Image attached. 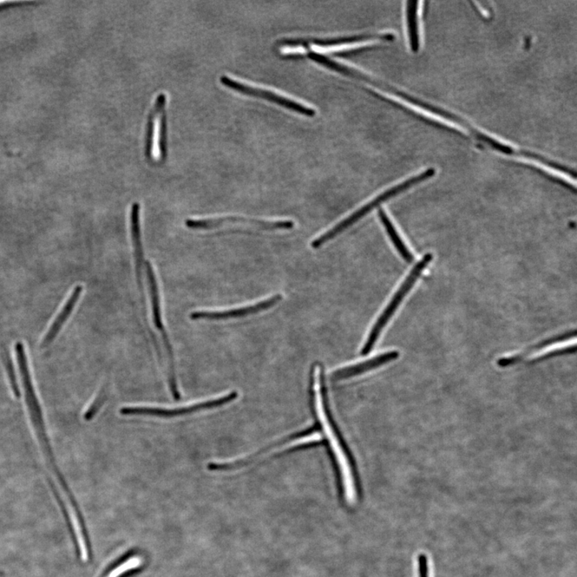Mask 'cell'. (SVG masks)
Listing matches in <instances>:
<instances>
[{
    "instance_id": "1",
    "label": "cell",
    "mask_w": 577,
    "mask_h": 577,
    "mask_svg": "<svg viewBox=\"0 0 577 577\" xmlns=\"http://www.w3.org/2000/svg\"><path fill=\"white\" fill-rule=\"evenodd\" d=\"M311 394L313 412L318 421V428L323 432L336 472L340 498L343 499L345 495L347 478H349L352 488L359 497L361 485L356 463L332 416L326 396L323 367L319 363L314 364L312 367Z\"/></svg>"
},
{
    "instance_id": "2",
    "label": "cell",
    "mask_w": 577,
    "mask_h": 577,
    "mask_svg": "<svg viewBox=\"0 0 577 577\" xmlns=\"http://www.w3.org/2000/svg\"><path fill=\"white\" fill-rule=\"evenodd\" d=\"M15 346L16 360L25 392V401L27 403L32 425L35 428L39 443L41 444L48 466L55 476L56 482L61 485V486H64L68 483L65 481V478L60 469H59L54 451H52L47 431H46L41 406L39 405L34 384H32L29 361L27 355H26L24 346L22 343L18 342Z\"/></svg>"
},
{
    "instance_id": "3",
    "label": "cell",
    "mask_w": 577,
    "mask_h": 577,
    "mask_svg": "<svg viewBox=\"0 0 577 577\" xmlns=\"http://www.w3.org/2000/svg\"><path fill=\"white\" fill-rule=\"evenodd\" d=\"M435 174L436 169L430 168L422 174L413 176V178L408 179V181H406L401 184H399V185L395 187L386 190V192L377 196L376 199H373L369 202L368 204H366L363 207L359 209L358 211L348 216V218H346L343 221L338 223V224L331 229L330 231H328L323 235H321L320 237L316 240H313L311 244L312 248L318 249L321 246H323L326 244V242L330 241L331 240L337 237L338 235L342 234L346 231V229H349L353 224H356L357 221L362 219L363 216L368 214L373 211V209H375L380 205H382L383 203L389 201L392 198H395V196L402 194L403 192L406 191V190L418 185V184L431 179L432 176H435Z\"/></svg>"
},
{
    "instance_id": "4",
    "label": "cell",
    "mask_w": 577,
    "mask_h": 577,
    "mask_svg": "<svg viewBox=\"0 0 577 577\" xmlns=\"http://www.w3.org/2000/svg\"><path fill=\"white\" fill-rule=\"evenodd\" d=\"M166 104V95L160 94L148 117L146 154L150 161H163L167 156Z\"/></svg>"
},
{
    "instance_id": "5",
    "label": "cell",
    "mask_w": 577,
    "mask_h": 577,
    "mask_svg": "<svg viewBox=\"0 0 577 577\" xmlns=\"http://www.w3.org/2000/svg\"><path fill=\"white\" fill-rule=\"evenodd\" d=\"M433 260V255L427 254L424 257L418 262V264L412 269L408 278L403 281V284L398 288V291L394 295V297L390 301V303L386 306L385 311L381 316L378 318L377 322L373 325L371 331L370 332L368 338L366 339L362 351L363 356L367 355L373 348L376 345L380 334L384 329L386 324L388 323L390 319L394 316V313L398 310L402 301L411 291L413 286H415L416 281L421 277V275Z\"/></svg>"
},
{
    "instance_id": "6",
    "label": "cell",
    "mask_w": 577,
    "mask_h": 577,
    "mask_svg": "<svg viewBox=\"0 0 577 577\" xmlns=\"http://www.w3.org/2000/svg\"><path fill=\"white\" fill-rule=\"evenodd\" d=\"M239 392L234 391L228 395L208 401L194 405L184 406V408L166 409L160 408H150V406H126L120 410V414L124 416H153L163 418H171L195 414L206 410L221 408L234 401L239 398Z\"/></svg>"
},
{
    "instance_id": "7",
    "label": "cell",
    "mask_w": 577,
    "mask_h": 577,
    "mask_svg": "<svg viewBox=\"0 0 577 577\" xmlns=\"http://www.w3.org/2000/svg\"><path fill=\"white\" fill-rule=\"evenodd\" d=\"M413 106L423 109L424 110L429 111L430 113L433 114H436L439 116H442L446 120L455 122L456 124H458V126H462L465 129L468 130L469 132L472 135H473L477 140L486 144V146H489L491 149L497 151V152H500L506 155H513V156L526 157V159H533L534 156L533 153L529 152V151L526 150L515 149L513 147L506 146V144H504L501 142H499L493 139V137H491L485 134H483L482 132H481L480 130H478L475 127L471 126V124L468 122L462 119L461 117H458L455 114H452L451 113H450V111L432 106V104L418 100L417 99V98H416L414 103H413Z\"/></svg>"
},
{
    "instance_id": "8",
    "label": "cell",
    "mask_w": 577,
    "mask_h": 577,
    "mask_svg": "<svg viewBox=\"0 0 577 577\" xmlns=\"http://www.w3.org/2000/svg\"><path fill=\"white\" fill-rule=\"evenodd\" d=\"M220 81L223 85H225V86L239 91L241 94L261 98V99L271 101L274 104H279L280 106L295 111V113L303 114L309 117H313L316 114V111L309 107L303 106V104H298V102L291 99H287V98L274 94L273 91L254 87L252 86V85H249L240 81L235 80V79L231 76L223 75L221 77Z\"/></svg>"
},
{
    "instance_id": "9",
    "label": "cell",
    "mask_w": 577,
    "mask_h": 577,
    "mask_svg": "<svg viewBox=\"0 0 577 577\" xmlns=\"http://www.w3.org/2000/svg\"><path fill=\"white\" fill-rule=\"evenodd\" d=\"M144 267H146L148 284L149 286L151 304H152V310H153L154 323L156 329L159 330V331L161 333L163 342L164 344H165L167 355L169 357V378L174 379L176 377L175 369L174 353L172 345L171 343H170V341L168 336V333L166 331L165 326H164L162 322L159 285H157V281L155 272L154 271V268L149 261H146V264H144Z\"/></svg>"
},
{
    "instance_id": "10",
    "label": "cell",
    "mask_w": 577,
    "mask_h": 577,
    "mask_svg": "<svg viewBox=\"0 0 577 577\" xmlns=\"http://www.w3.org/2000/svg\"><path fill=\"white\" fill-rule=\"evenodd\" d=\"M186 226L194 231H208L219 228L229 223H245V224L252 225L266 229H291L293 227V223L291 221H265L254 219H247L239 218V216H226L216 219H187Z\"/></svg>"
},
{
    "instance_id": "11",
    "label": "cell",
    "mask_w": 577,
    "mask_h": 577,
    "mask_svg": "<svg viewBox=\"0 0 577 577\" xmlns=\"http://www.w3.org/2000/svg\"><path fill=\"white\" fill-rule=\"evenodd\" d=\"M281 298H281V295L278 294L271 298L261 301L257 304L239 308V309L224 311H196L190 313L189 318L195 321H221L245 318L271 309V307L279 303Z\"/></svg>"
},
{
    "instance_id": "12",
    "label": "cell",
    "mask_w": 577,
    "mask_h": 577,
    "mask_svg": "<svg viewBox=\"0 0 577 577\" xmlns=\"http://www.w3.org/2000/svg\"><path fill=\"white\" fill-rule=\"evenodd\" d=\"M398 357L399 352L397 351L383 352L368 360L363 361V362L338 369L332 373L331 379L336 382L342 381V380L363 375L366 372L375 370L378 367L396 360Z\"/></svg>"
},
{
    "instance_id": "13",
    "label": "cell",
    "mask_w": 577,
    "mask_h": 577,
    "mask_svg": "<svg viewBox=\"0 0 577 577\" xmlns=\"http://www.w3.org/2000/svg\"><path fill=\"white\" fill-rule=\"evenodd\" d=\"M395 36L391 34H368L360 35L353 36H346L336 39H284L280 42L281 45L284 46H308L312 44L313 46H318V47H332V46L363 42L368 41H394Z\"/></svg>"
},
{
    "instance_id": "14",
    "label": "cell",
    "mask_w": 577,
    "mask_h": 577,
    "mask_svg": "<svg viewBox=\"0 0 577 577\" xmlns=\"http://www.w3.org/2000/svg\"><path fill=\"white\" fill-rule=\"evenodd\" d=\"M144 566L146 557L137 551H130L109 563L98 577H128L139 572Z\"/></svg>"
},
{
    "instance_id": "15",
    "label": "cell",
    "mask_w": 577,
    "mask_h": 577,
    "mask_svg": "<svg viewBox=\"0 0 577 577\" xmlns=\"http://www.w3.org/2000/svg\"><path fill=\"white\" fill-rule=\"evenodd\" d=\"M576 330L568 331L565 333H562L561 334H557V336L550 337L548 338L544 339L541 341L540 343H537L533 346L528 347V349L524 350L520 353H516V355L503 357L497 360V366L501 367V368H508V367L513 366L518 363L522 362L523 360L526 359L527 356L531 355V353L541 351L542 349L546 348V347L549 346L551 345L565 342V341L569 340L570 338H573L576 337Z\"/></svg>"
},
{
    "instance_id": "16",
    "label": "cell",
    "mask_w": 577,
    "mask_h": 577,
    "mask_svg": "<svg viewBox=\"0 0 577 577\" xmlns=\"http://www.w3.org/2000/svg\"><path fill=\"white\" fill-rule=\"evenodd\" d=\"M82 292V286L79 285L75 287L74 291H72L71 294V296L68 299L67 303H65L60 313H59V316L55 319L54 323H52L50 326L47 334H46L45 337L44 338L41 343L42 348L49 346L52 342H54L58 336V333H60L61 330L62 329L64 323L67 322L71 313L72 311H74V308L78 303V300L80 299Z\"/></svg>"
},
{
    "instance_id": "17",
    "label": "cell",
    "mask_w": 577,
    "mask_h": 577,
    "mask_svg": "<svg viewBox=\"0 0 577 577\" xmlns=\"http://www.w3.org/2000/svg\"><path fill=\"white\" fill-rule=\"evenodd\" d=\"M140 211L141 206L139 203L134 202L132 209H131V233H132L134 246L137 279H139V286L141 288V292L143 293L141 269L144 261V252L141 234Z\"/></svg>"
},
{
    "instance_id": "18",
    "label": "cell",
    "mask_w": 577,
    "mask_h": 577,
    "mask_svg": "<svg viewBox=\"0 0 577 577\" xmlns=\"http://www.w3.org/2000/svg\"><path fill=\"white\" fill-rule=\"evenodd\" d=\"M418 2L408 1L406 3V23H408V31L410 42V47L413 52L418 51L421 47V38H419L418 21Z\"/></svg>"
},
{
    "instance_id": "19",
    "label": "cell",
    "mask_w": 577,
    "mask_h": 577,
    "mask_svg": "<svg viewBox=\"0 0 577 577\" xmlns=\"http://www.w3.org/2000/svg\"><path fill=\"white\" fill-rule=\"evenodd\" d=\"M378 215L380 221L383 223L386 233H388L391 240L396 248L397 251L401 255V257L408 264H411L414 261V256L409 251L408 247L405 246L403 241L400 239L396 228L393 226L392 222L388 218V216L384 212L383 209H380Z\"/></svg>"
},
{
    "instance_id": "20",
    "label": "cell",
    "mask_w": 577,
    "mask_h": 577,
    "mask_svg": "<svg viewBox=\"0 0 577 577\" xmlns=\"http://www.w3.org/2000/svg\"><path fill=\"white\" fill-rule=\"evenodd\" d=\"M3 360L6 373H8L9 383L13 394H14L16 398H19L21 397V393L19 388L14 363L12 362L9 353H3Z\"/></svg>"
},
{
    "instance_id": "21",
    "label": "cell",
    "mask_w": 577,
    "mask_h": 577,
    "mask_svg": "<svg viewBox=\"0 0 577 577\" xmlns=\"http://www.w3.org/2000/svg\"><path fill=\"white\" fill-rule=\"evenodd\" d=\"M107 400V394L106 391L104 389H102L99 393V395L95 398L94 401L91 405L89 406L86 412L84 413V418L85 421L89 422L93 421V419L96 416L97 413L99 412L101 408H102L104 403L106 402Z\"/></svg>"
},
{
    "instance_id": "22",
    "label": "cell",
    "mask_w": 577,
    "mask_h": 577,
    "mask_svg": "<svg viewBox=\"0 0 577 577\" xmlns=\"http://www.w3.org/2000/svg\"><path fill=\"white\" fill-rule=\"evenodd\" d=\"M419 577H428V558L423 554L418 556Z\"/></svg>"
}]
</instances>
